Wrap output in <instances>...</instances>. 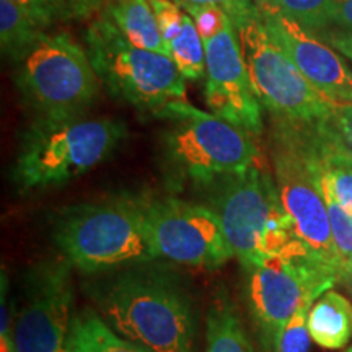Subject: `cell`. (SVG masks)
I'll list each match as a JSON object with an SVG mask.
<instances>
[{
    "instance_id": "obj_1",
    "label": "cell",
    "mask_w": 352,
    "mask_h": 352,
    "mask_svg": "<svg viewBox=\"0 0 352 352\" xmlns=\"http://www.w3.org/2000/svg\"><path fill=\"white\" fill-rule=\"evenodd\" d=\"M138 264L94 287L100 316L122 338L152 352H192L196 315L178 277Z\"/></svg>"
},
{
    "instance_id": "obj_2",
    "label": "cell",
    "mask_w": 352,
    "mask_h": 352,
    "mask_svg": "<svg viewBox=\"0 0 352 352\" xmlns=\"http://www.w3.org/2000/svg\"><path fill=\"white\" fill-rule=\"evenodd\" d=\"M126 134L109 118H38L21 138L13 182L23 192L72 182L111 157Z\"/></svg>"
},
{
    "instance_id": "obj_3",
    "label": "cell",
    "mask_w": 352,
    "mask_h": 352,
    "mask_svg": "<svg viewBox=\"0 0 352 352\" xmlns=\"http://www.w3.org/2000/svg\"><path fill=\"white\" fill-rule=\"evenodd\" d=\"M222 223L233 256L243 267L305 243L280 202L276 182L258 165L202 188Z\"/></svg>"
},
{
    "instance_id": "obj_4",
    "label": "cell",
    "mask_w": 352,
    "mask_h": 352,
    "mask_svg": "<svg viewBox=\"0 0 352 352\" xmlns=\"http://www.w3.org/2000/svg\"><path fill=\"white\" fill-rule=\"evenodd\" d=\"M52 239L70 266L103 272L157 259L148 243L142 197L87 202L57 212Z\"/></svg>"
},
{
    "instance_id": "obj_5",
    "label": "cell",
    "mask_w": 352,
    "mask_h": 352,
    "mask_svg": "<svg viewBox=\"0 0 352 352\" xmlns=\"http://www.w3.org/2000/svg\"><path fill=\"white\" fill-rule=\"evenodd\" d=\"M153 114L166 121L162 140L164 162L178 182L204 188L256 165L253 135L217 114L201 111L184 100L173 101Z\"/></svg>"
},
{
    "instance_id": "obj_6",
    "label": "cell",
    "mask_w": 352,
    "mask_h": 352,
    "mask_svg": "<svg viewBox=\"0 0 352 352\" xmlns=\"http://www.w3.org/2000/svg\"><path fill=\"white\" fill-rule=\"evenodd\" d=\"M246 272L250 311L270 352L298 308L318 300L342 279L341 271L318 256L307 243L259 259L246 267Z\"/></svg>"
},
{
    "instance_id": "obj_7",
    "label": "cell",
    "mask_w": 352,
    "mask_h": 352,
    "mask_svg": "<svg viewBox=\"0 0 352 352\" xmlns=\"http://www.w3.org/2000/svg\"><path fill=\"white\" fill-rule=\"evenodd\" d=\"M85 43L100 82L116 98L152 113L184 100L186 78L173 60L134 46L104 15L88 26Z\"/></svg>"
},
{
    "instance_id": "obj_8",
    "label": "cell",
    "mask_w": 352,
    "mask_h": 352,
    "mask_svg": "<svg viewBox=\"0 0 352 352\" xmlns=\"http://www.w3.org/2000/svg\"><path fill=\"white\" fill-rule=\"evenodd\" d=\"M98 82L88 52L67 33L39 39L16 72L20 94L39 118L83 114L98 96Z\"/></svg>"
},
{
    "instance_id": "obj_9",
    "label": "cell",
    "mask_w": 352,
    "mask_h": 352,
    "mask_svg": "<svg viewBox=\"0 0 352 352\" xmlns=\"http://www.w3.org/2000/svg\"><path fill=\"white\" fill-rule=\"evenodd\" d=\"M250 80L258 100L284 122L308 124L328 118L336 108L303 77L284 47L272 38L261 15L235 26Z\"/></svg>"
},
{
    "instance_id": "obj_10",
    "label": "cell",
    "mask_w": 352,
    "mask_h": 352,
    "mask_svg": "<svg viewBox=\"0 0 352 352\" xmlns=\"http://www.w3.org/2000/svg\"><path fill=\"white\" fill-rule=\"evenodd\" d=\"M272 164L280 202L294 220L298 236L342 274L341 261L333 243L327 201L320 186L318 165L305 132L289 131L284 124V131L276 139Z\"/></svg>"
},
{
    "instance_id": "obj_11",
    "label": "cell",
    "mask_w": 352,
    "mask_h": 352,
    "mask_svg": "<svg viewBox=\"0 0 352 352\" xmlns=\"http://www.w3.org/2000/svg\"><path fill=\"white\" fill-rule=\"evenodd\" d=\"M148 243L157 258L215 270L233 256L217 214L208 206L178 199L142 197Z\"/></svg>"
},
{
    "instance_id": "obj_12",
    "label": "cell",
    "mask_w": 352,
    "mask_h": 352,
    "mask_svg": "<svg viewBox=\"0 0 352 352\" xmlns=\"http://www.w3.org/2000/svg\"><path fill=\"white\" fill-rule=\"evenodd\" d=\"M67 259L34 264L25 277L23 302L13 323L16 352H67L74 287Z\"/></svg>"
},
{
    "instance_id": "obj_13",
    "label": "cell",
    "mask_w": 352,
    "mask_h": 352,
    "mask_svg": "<svg viewBox=\"0 0 352 352\" xmlns=\"http://www.w3.org/2000/svg\"><path fill=\"white\" fill-rule=\"evenodd\" d=\"M206 103L210 113L252 135L263 132L261 101L250 80L235 25L206 39Z\"/></svg>"
},
{
    "instance_id": "obj_14",
    "label": "cell",
    "mask_w": 352,
    "mask_h": 352,
    "mask_svg": "<svg viewBox=\"0 0 352 352\" xmlns=\"http://www.w3.org/2000/svg\"><path fill=\"white\" fill-rule=\"evenodd\" d=\"M258 8L267 32L284 47L303 77L329 100L352 104V70L346 60L297 21L263 6Z\"/></svg>"
},
{
    "instance_id": "obj_15",
    "label": "cell",
    "mask_w": 352,
    "mask_h": 352,
    "mask_svg": "<svg viewBox=\"0 0 352 352\" xmlns=\"http://www.w3.org/2000/svg\"><path fill=\"white\" fill-rule=\"evenodd\" d=\"M103 15L134 46L166 54L151 0H107Z\"/></svg>"
},
{
    "instance_id": "obj_16",
    "label": "cell",
    "mask_w": 352,
    "mask_h": 352,
    "mask_svg": "<svg viewBox=\"0 0 352 352\" xmlns=\"http://www.w3.org/2000/svg\"><path fill=\"white\" fill-rule=\"evenodd\" d=\"M52 21L12 0H0V43L3 56L21 60L39 39L46 36Z\"/></svg>"
},
{
    "instance_id": "obj_17",
    "label": "cell",
    "mask_w": 352,
    "mask_h": 352,
    "mask_svg": "<svg viewBox=\"0 0 352 352\" xmlns=\"http://www.w3.org/2000/svg\"><path fill=\"white\" fill-rule=\"evenodd\" d=\"M308 331L321 347H344L352 340V303L340 292H324L308 311Z\"/></svg>"
},
{
    "instance_id": "obj_18",
    "label": "cell",
    "mask_w": 352,
    "mask_h": 352,
    "mask_svg": "<svg viewBox=\"0 0 352 352\" xmlns=\"http://www.w3.org/2000/svg\"><path fill=\"white\" fill-rule=\"evenodd\" d=\"M67 352H152L135 344L114 329L91 310L80 311L72 323Z\"/></svg>"
},
{
    "instance_id": "obj_19",
    "label": "cell",
    "mask_w": 352,
    "mask_h": 352,
    "mask_svg": "<svg viewBox=\"0 0 352 352\" xmlns=\"http://www.w3.org/2000/svg\"><path fill=\"white\" fill-rule=\"evenodd\" d=\"M204 352H254L239 314L227 298H219L210 307L206 320Z\"/></svg>"
},
{
    "instance_id": "obj_20",
    "label": "cell",
    "mask_w": 352,
    "mask_h": 352,
    "mask_svg": "<svg viewBox=\"0 0 352 352\" xmlns=\"http://www.w3.org/2000/svg\"><path fill=\"white\" fill-rule=\"evenodd\" d=\"M166 56L173 60L186 80L197 82L206 77V46L197 33L195 20L188 13L182 33L166 47Z\"/></svg>"
},
{
    "instance_id": "obj_21",
    "label": "cell",
    "mask_w": 352,
    "mask_h": 352,
    "mask_svg": "<svg viewBox=\"0 0 352 352\" xmlns=\"http://www.w3.org/2000/svg\"><path fill=\"white\" fill-rule=\"evenodd\" d=\"M331 3L333 0H270L263 7L297 21L308 32L320 36L331 28Z\"/></svg>"
},
{
    "instance_id": "obj_22",
    "label": "cell",
    "mask_w": 352,
    "mask_h": 352,
    "mask_svg": "<svg viewBox=\"0 0 352 352\" xmlns=\"http://www.w3.org/2000/svg\"><path fill=\"white\" fill-rule=\"evenodd\" d=\"M316 160V158H315ZM320 186L323 196L331 197L352 215V168L340 164H318Z\"/></svg>"
},
{
    "instance_id": "obj_23",
    "label": "cell",
    "mask_w": 352,
    "mask_h": 352,
    "mask_svg": "<svg viewBox=\"0 0 352 352\" xmlns=\"http://www.w3.org/2000/svg\"><path fill=\"white\" fill-rule=\"evenodd\" d=\"M327 201L329 226H331L333 243L342 266V276L352 266V215L341 208L331 197L323 196Z\"/></svg>"
},
{
    "instance_id": "obj_24",
    "label": "cell",
    "mask_w": 352,
    "mask_h": 352,
    "mask_svg": "<svg viewBox=\"0 0 352 352\" xmlns=\"http://www.w3.org/2000/svg\"><path fill=\"white\" fill-rule=\"evenodd\" d=\"M314 303H307L298 308V311L289 323L285 324L279 338H277L276 346L272 352H308L310 351V342L314 341L308 331V311Z\"/></svg>"
},
{
    "instance_id": "obj_25",
    "label": "cell",
    "mask_w": 352,
    "mask_h": 352,
    "mask_svg": "<svg viewBox=\"0 0 352 352\" xmlns=\"http://www.w3.org/2000/svg\"><path fill=\"white\" fill-rule=\"evenodd\" d=\"M153 13H155L158 30H160L162 41L165 44V52L168 44L182 33L186 13L175 0H151Z\"/></svg>"
},
{
    "instance_id": "obj_26",
    "label": "cell",
    "mask_w": 352,
    "mask_h": 352,
    "mask_svg": "<svg viewBox=\"0 0 352 352\" xmlns=\"http://www.w3.org/2000/svg\"><path fill=\"white\" fill-rule=\"evenodd\" d=\"M12 2L41 13L54 23L57 20L85 12L94 6L95 0H12Z\"/></svg>"
},
{
    "instance_id": "obj_27",
    "label": "cell",
    "mask_w": 352,
    "mask_h": 352,
    "mask_svg": "<svg viewBox=\"0 0 352 352\" xmlns=\"http://www.w3.org/2000/svg\"><path fill=\"white\" fill-rule=\"evenodd\" d=\"M175 2L183 10L188 7H219L230 16V20L235 26L253 19V16H256L259 13V8L254 6L253 0H175Z\"/></svg>"
},
{
    "instance_id": "obj_28",
    "label": "cell",
    "mask_w": 352,
    "mask_h": 352,
    "mask_svg": "<svg viewBox=\"0 0 352 352\" xmlns=\"http://www.w3.org/2000/svg\"><path fill=\"white\" fill-rule=\"evenodd\" d=\"M184 12L195 20L197 33H199L202 41L215 36V34L226 26L227 21L230 20V16H228L222 8L212 7V6L188 7L184 8Z\"/></svg>"
},
{
    "instance_id": "obj_29",
    "label": "cell",
    "mask_w": 352,
    "mask_h": 352,
    "mask_svg": "<svg viewBox=\"0 0 352 352\" xmlns=\"http://www.w3.org/2000/svg\"><path fill=\"white\" fill-rule=\"evenodd\" d=\"M329 20L336 30L352 33V0H333Z\"/></svg>"
},
{
    "instance_id": "obj_30",
    "label": "cell",
    "mask_w": 352,
    "mask_h": 352,
    "mask_svg": "<svg viewBox=\"0 0 352 352\" xmlns=\"http://www.w3.org/2000/svg\"><path fill=\"white\" fill-rule=\"evenodd\" d=\"M321 36L333 50L340 51L341 54H344L352 60V33L341 32V30H328Z\"/></svg>"
},
{
    "instance_id": "obj_31",
    "label": "cell",
    "mask_w": 352,
    "mask_h": 352,
    "mask_svg": "<svg viewBox=\"0 0 352 352\" xmlns=\"http://www.w3.org/2000/svg\"><path fill=\"white\" fill-rule=\"evenodd\" d=\"M342 279H346L347 283H349V285H351V289H352V266L349 267V270H346V272H344V276H342Z\"/></svg>"
},
{
    "instance_id": "obj_32",
    "label": "cell",
    "mask_w": 352,
    "mask_h": 352,
    "mask_svg": "<svg viewBox=\"0 0 352 352\" xmlns=\"http://www.w3.org/2000/svg\"><path fill=\"white\" fill-rule=\"evenodd\" d=\"M254 2H258V6H264V3H267L270 0H254Z\"/></svg>"
},
{
    "instance_id": "obj_33",
    "label": "cell",
    "mask_w": 352,
    "mask_h": 352,
    "mask_svg": "<svg viewBox=\"0 0 352 352\" xmlns=\"http://www.w3.org/2000/svg\"><path fill=\"white\" fill-rule=\"evenodd\" d=\"M347 352H352V347H351V349H349V351H347Z\"/></svg>"
}]
</instances>
